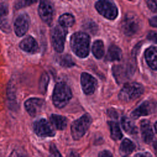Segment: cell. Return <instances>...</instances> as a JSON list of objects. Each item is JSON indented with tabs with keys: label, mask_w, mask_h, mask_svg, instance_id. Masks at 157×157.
Here are the masks:
<instances>
[{
	"label": "cell",
	"mask_w": 157,
	"mask_h": 157,
	"mask_svg": "<svg viewBox=\"0 0 157 157\" xmlns=\"http://www.w3.org/2000/svg\"><path fill=\"white\" fill-rule=\"evenodd\" d=\"M8 6L6 3H0V15H8Z\"/></svg>",
	"instance_id": "obj_30"
},
{
	"label": "cell",
	"mask_w": 157,
	"mask_h": 157,
	"mask_svg": "<svg viewBox=\"0 0 157 157\" xmlns=\"http://www.w3.org/2000/svg\"><path fill=\"white\" fill-rule=\"evenodd\" d=\"M92 120L88 113H85L80 118L74 121L71 126V132L72 138L75 140L81 139L88 129Z\"/></svg>",
	"instance_id": "obj_4"
},
{
	"label": "cell",
	"mask_w": 157,
	"mask_h": 157,
	"mask_svg": "<svg viewBox=\"0 0 157 157\" xmlns=\"http://www.w3.org/2000/svg\"><path fill=\"white\" fill-rule=\"evenodd\" d=\"M73 52L80 58H85L90 52V38L83 32H77L72 34L70 40Z\"/></svg>",
	"instance_id": "obj_1"
},
{
	"label": "cell",
	"mask_w": 157,
	"mask_h": 157,
	"mask_svg": "<svg viewBox=\"0 0 157 157\" xmlns=\"http://www.w3.org/2000/svg\"><path fill=\"white\" fill-rule=\"evenodd\" d=\"M154 127H155V132L157 134V121L154 124Z\"/></svg>",
	"instance_id": "obj_39"
},
{
	"label": "cell",
	"mask_w": 157,
	"mask_h": 157,
	"mask_svg": "<svg viewBox=\"0 0 157 157\" xmlns=\"http://www.w3.org/2000/svg\"><path fill=\"white\" fill-rule=\"evenodd\" d=\"M38 12L40 18L47 24H50L52 22L53 17V7L52 4L46 1L40 2Z\"/></svg>",
	"instance_id": "obj_13"
},
{
	"label": "cell",
	"mask_w": 157,
	"mask_h": 157,
	"mask_svg": "<svg viewBox=\"0 0 157 157\" xmlns=\"http://www.w3.org/2000/svg\"><path fill=\"white\" fill-rule=\"evenodd\" d=\"M91 50L93 54L97 59L101 58L104 54V46L103 42L101 40L94 41Z\"/></svg>",
	"instance_id": "obj_23"
},
{
	"label": "cell",
	"mask_w": 157,
	"mask_h": 157,
	"mask_svg": "<svg viewBox=\"0 0 157 157\" xmlns=\"http://www.w3.org/2000/svg\"><path fill=\"white\" fill-rule=\"evenodd\" d=\"M98 157H113L112 153L107 150H104L99 153Z\"/></svg>",
	"instance_id": "obj_32"
},
{
	"label": "cell",
	"mask_w": 157,
	"mask_h": 157,
	"mask_svg": "<svg viewBox=\"0 0 157 157\" xmlns=\"http://www.w3.org/2000/svg\"><path fill=\"white\" fill-rule=\"evenodd\" d=\"M139 29L140 20L138 17L135 14L127 13L121 22V29L124 34L131 36L137 33Z\"/></svg>",
	"instance_id": "obj_6"
},
{
	"label": "cell",
	"mask_w": 157,
	"mask_h": 157,
	"mask_svg": "<svg viewBox=\"0 0 157 157\" xmlns=\"http://www.w3.org/2000/svg\"><path fill=\"white\" fill-rule=\"evenodd\" d=\"M34 1H19V2H18L17 4H16V7H17V8H21V7L26 6L25 4L30 5L31 4L34 3Z\"/></svg>",
	"instance_id": "obj_33"
},
{
	"label": "cell",
	"mask_w": 157,
	"mask_h": 157,
	"mask_svg": "<svg viewBox=\"0 0 157 157\" xmlns=\"http://www.w3.org/2000/svg\"><path fill=\"white\" fill-rule=\"evenodd\" d=\"M153 148H154V151H155V155H156V156H157V140H155V141L153 142Z\"/></svg>",
	"instance_id": "obj_37"
},
{
	"label": "cell",
	"mask_w": 157,
	"mask_h": 157,
	"mask_svg": "<svg viewBox=\"0 0 157 157\" xmlns=\"http://www.w3.org/2000/svg\"><path fill=\"white\" fill-rule=\"evenodd\" d=\"M144 91V86L140 83L136 82L126 83L120 91L118 98L123 102H131L140 96Z\"/></svg>",
	"instance_id": "obj_3"
},
{
	"label": "cell",
	"mask_w": 157,
	"mask_h": 157,
	"mask_svg": "<svg viewBox=\"0 0 157 157\" xmlns=\"http://www.w3.org/2000/svg\"><path fill=\"white\" fill-rule=\"evenodd\" d=\"M50 120L52 124L57 129L63 130L67 126V120L66 118L63 116L56 115V114H52L50 116Z\"/></svg>",
	"instance_id": "obj_20"
},
{
	"label": "cell",
	"mask_w": 157,
	"mask_h": 157,
	"mask_svg": "<svg viewBox=\"0 0 157 157\" xmlns=\"http://www.w3.org/2000/svg\"><path fill=\"white\" fill-rule=\"evenodd\" d=\"M10 157H27V156L20 151H14L10 156Z\"/></svg>",
	"instance_id": "obj_34"
},
{
	"label": "cell",
	"mask_w": 157,
	"mask_h": 157,
	"mask_svg": "<svg viewBox=\"0 0 157 157\" xmlns=\"http://www.w3.org/2000/svg\"><path fill=\"white\" fill-rule=\"evenodd\" d=\"M97 11L109 20H114L118 15V9L115 4L109 1H100L95 4Z\"/></svg>",
	"instance_id": "obj_7"
},
{
	"label": "cell",
	"mask_w": 157,
	"mask_h": 157,
	"mask_svg": "<svg viewBox=\"0 0 157 157\" xmlns=\"http://www.w3.org/2000/svg\"><path fill=\"white\" fill-rule=\"evenodd\" d=\"M109 126L112 139L114 140H120L123 136V134L118 124L115 121H110L109 122Z\"/></svg>",
	"instance_id": "obj_22"
},
{
	"label": "cell",
	"mask_w": 157,
	"mask_h": 157,
	"mask_svg": "<svg viewBox=\"0 0 157 157\" xmlns=\"http://www.w3.org/2000/svg\"><path fill=\"white\" fill-rule=\"evenodd\" d=\"M0 29L6 33L11 31L10 23L7 15H0Z\"/></svg>",
	"instance_id": "obj_26"
},
{
	"label": "cell",
	"mask_w": 157,
	"mask_h": 157,
	"mask_svg": "<svg viewBox=\"0 0 157 157\" xmlns=\"http://www.w3.org/2000/svg\"><path fill=\"white\" fill-rule=\"evenodd\" d=\"M149 9L153 12H157V0H148L146 1Z\"/></svg>",
	"instance_id": "obj_29"
},
{
	"label": "cell",
	"mask_w": 157,
	"mask_h": 157,
	"mask_svg": "<svg viewBox=\"0 0 157 157\" xmlns=\"http://www.w3.org/2000/svg\"><path fill=\"white\" fill-rule=\"evenodd\" d=\"M140 131L143 141L146 144L150 143L153 139V131L150 122L147 120H143L140 122Z\"/></svg>",
	"instance_id": "obj_16"
},
{
	"label": "cell",
	"mask_w": 157,
	"mask_h": 157,
	"mask_svg": "<svg viewBox=\"0 0 157 157\" xmlns=\"http://www.w3.org/2000/svg\"><path fill=\"white\" fill-rule=\"evenodd\" d=\"M67 28L56 26L51 31V42L55 50L58 53H61L64 47Z\"/></svg>",
	"instance_id": "obj_5"
},
{
	"label": "cell",
	"mask_w": 157,
	"mask_h": 157,
	"mask_svg": "<svg viewBox=\"0 0 157 157\" xmlns=\"http://www.w3.org/2000/svg\"><path fill=\"white\" fill-rule=\"evenodd\" d=\"M44 101L37 98H29L25 102L26 110L31 117H35L39 114L43 107Z\"/></svg>",
	"instance_id": "obj_14"
},
{
	"label": "cell",
	"mask_w": 157,
	"mask_h": 157,
	"mask_svg": "<svg viewBox=\"0 0 157 157\" xmlns=\"http://www.w3.org/2000/svg\"><path fill=\"white\" fill-rule=\"evenodd\" d=\"M20 48L25 52L29 53H35L38 51L39 46L36 39L31 36L25 37L19 44Z\"/></svg>",
	"instance_id": "obj_15"
},
{
	"label": "cell",
	"mask_w": 157,
	"mask_h": 157,
	"mask_svg": "<svg viewBox=\"0 0 157 157\" xmlns=\"http://www.w3.org/2000/svg\"><path fill=\"white\" fill-rule=\"evenodd\" d=\"M49 157H63L55 144H52L50 147Z\"/></svg>",
	"instance_id": "obj_28"
},
{
	"label": "cell",
	"mask_w": 157,
	"mask_h": 157,
	"mask_svg": "<svg viewBox=\"0 0 157 157\" xmlns=\"http://www.w3.org/2000/svg\"><path fill=\"white\" fill-rule=\"evenodd\" d=\"M29 25V18L26 13L19 15L14 22V31L18 37L23 36L28 31Z\"/></svg>",
	"instance_id": "obj_11"
},
{
	"label": "cell",
	"mask_w": 157,
	"mask_h": 157,
	"mask_svg": "<svg viewBox=\"0 0 157 157\" xmlns=\"http://www.w3.org/2000/svg\"><path fill=\"white\" fill-rule=\"evenodd\" d=\"M149 23L151 26L157 28V16L152 17L151 19H150Z\"/></svg>",
	"instance_id": "obj_36"
},
{
	"label": "cell",
	"mask_w": 157,
	"mask_h": 157,
	"mask_svg": "<svg viewBox=\"0 0 157 157\" xmlns=\"http://www.w3.org/2000/svg\"><path fill=\"white\" fill-rule=\"evenodd\" d=\"M69 157H80V156H79V155H78L77 153L74 152V151H72V152L70 153Z\"/></svg>",
	"instance_id": "obj_38"
},
{
	"label": "cell",
	"mask_w": 157,
	"mask_h": 157,
	"mask_svg": "<svg viewBox=\"0 0 157 157\" xmlns=\"http://www.w3.org/2000/svg\"><path fill=\"white\" fill-rule=\"evenodd\" d=\"M134 144L129 139H124L121 143L119 151L122 156L126 157L132 153L135 149Z\"/></svg>",
	"instance_id": "obj_19"
},
{
	"label": "cell",
	"mask_w": 157,
	"mask_h": 157,
	"mask_svg": "<svg viewBox=\"0 0 157 157\" xmlns=\"http://www.w3.org/2000/svg\"><path fill=\"white\" fill-rule=\"evenodd\" d=\"M58 63L63 67H70L75 65L72 57L69 55H63L58 57Z\"/></svg>",
	"instance_id": "obj_25"
},
{
	"label": "cell",
	"mask_w": 157,
	"mask_h": 157,
	"mask_svg": "<svg viewBox=\"0 0 157 157\" xmlns=\"http://www.w3.org/2000/svg\"><path fill=\"white\" fill-rule=\"evenodd\" d=\"M58 22L61 26L67 28L69 27H71L74 25L75 22V19L72 15L70 13H64L59 17L58 19Z\"/></svg>",
	"instance_id": "obj_24"
},
{
	"label": "cell",
	"mask_w": 157,
	"mask_h": 157,
	"mask_svg": "<svg viewBox=\"0 0 157 157\" xmlns=\"http://www.w3.org/2000/svg\"><path fill=\"white\" fill-rule=\"evenodd\" d=\"M134 157H153V156L148 152H142V153H137Z\"/></svg>",
	"instance_id": "obj_35"
},
{
	"label": "cell",
	"mask_w": 157,
	"mask_h": 157,
	"mask_svg": "<svg viewBox=\"0 0 157 157\" xmlns=\"http://www.w3.org/2000/svg\"><path fill=\"white\" fill-rule=\"evenodd\" d=\"M121 126L124 131L130 134H134L137 132V128L132 121L128 117H123L121 120Z\"/></svg>",
	"instance_id": "obj_21"
},
{
	"label": "cell",
	"mask_w": 157,
	"mask_h": 157,
	"mask_svg": "<svg viewBox=\"0 0 157 157\" xmlns=\"http://www.w3.org/2000/svg\"><path fill=\"white\" fill-rule=\"evenodd\" d=\"M145 58L151 69L157 70V47L148 48L145 52Z\"/></svg>",
	"instance_id": "obj_17"
},
{
	"label": "cell",
	"mask_w": 157,
	"mask_h": 157,
	"mask_svg": "<svg viewBox=\"0 0 157 157\" xmlns=\"http://www.w3.org/2000/svg\"><path fill=\"white\" fill-rule=\"evenodd\" d=\"M122 52L121 49L115 45H112L109 47L106 56L105 60L108 61H119L121 59Z\"/></svg>",
	"instance_id": "obj_18"
},
{
	"label": "cell",
	"mask_w": 157,
	"mask_h": 157,
	"mask_svg": "<svg viewBox=\"0 0 157 157\" xmlns=\"http://www.w3.org/2000/svg\"><path fill=\"white\" fill-rule=\"evenodd\" d=\"M33 129L36 134L41 137H53L55 134L51 124L44 118L36 121L33 124Z\"/></svg>",
	"instance_id": "obj_9"
},
{
	"label": "cell",
	"mask_w": 157,
	"mask_h": 157,
	"mask_svg": "<svg viewBox=\"0 0 157 157\" xmlns=\"http://www.w3.org/2000/svg\"><path fill=\"white\" fill-rule=\"evenodd\" d=\"M113 74L118 83L128 80L134 72V67L129 63L115 65L112 67Z\"/></svg>",
	"instance_id": "obj_8"
},
{
	"label": "cell",
	"mask_w": 157,
	"mask_h": 157,
	"mask_svg": "<svg viewBox=\"0 0 157 157\" xmlns=\"http://www.w3.org/2000/svg\"><path fill=\"white\" fill-rule=\"evenodd\" d=\"M157 113V102L148 100L144 102L131 113V116L134 118H138L139 117L147 116L151 114Z\"/></svg>",
	"instance_id": "obj_10"
},
{
	"label": "cell",
	"mask_w": 157,
	"mask_h": 157,
	"mask_svg": "<svg viewBox=\"0 0 157 157\" xmlns=\"http://www.w3.org/2000/svg\"><path fill=\"white\" fill-rule=\"evenodd\" d=\"M80 82L83 92L87 94H92L97 86L98 82L91 75L86 72H83L81 75Z\"/></svg>",
	"instance_id": "obj_12"
},
{
	"label": "cell",
	"mask_w": 157,
	"mask_h": 157,
	"mask_svg": "<svg viewBox=\"0 0 157 157\" xmlns=\"http://www.w3.org/2000/svg\"><path fill=\"white\" fill-rule=\"evenodd\" d=\"M147 39L157 44V33L155 31L149 32L147 35Z\"/></svg>",
	"instance_id": "obj_31"
},
{
	"label": "cell",
	"mask_w": 157,
	"mask_h": 157,
	"mask_svg": "<svg viewBox=\"0 0 157 157\" xmlns=\"http://www.w3.org/2000/svg\"><path fill=\"white\" fill-rule=\"evenodd\" d=\"M49 82V77L47 73H44L40 79L39 82V89L42 94L46 92L48 83Z\"/></svg>",
	"instance_id": "obj_27"
},
{
	"label": "cell",
	"mask_w": 157,
	"mask_h": 157,
	"mask_svg": "<svg viewBox=\"0 0 157 157\" xmlns=\"http://www.w3.org/2000/svg\"><path fill=\"white\" fill-rule=\"evenodd\" d=\"M71 98V90L66 83L61 82L56 84L52 96V101L55 107L58 108L65 107Z\"/></svg>",
	"instance_id": "obj_2"
}]
</instances>
